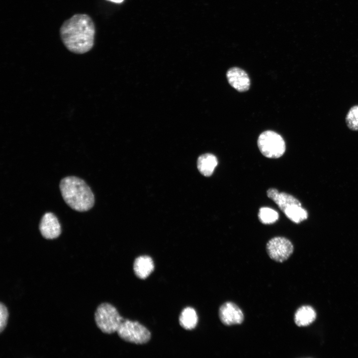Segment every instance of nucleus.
<instances>
[{
    "instance_id": "f257e3e1",
    "label": "nucleus",
    "mask_w": 358,
    "mask_h": 358,
    "mask_svg": "<svg viewBox=\"0 0 358 358\" xmlns=\"http://www.w3.org/2000/svg\"><path fill=\"white\" fill-rule=\"evenodd\" d=\"M95 26L91 18L86 14H76L64 22L60 29L61 40L70 51L84 54L94 42Z\"/></svg>"
},
{
    "instance_id": "f03ea898",
    "label": "nucleus",
    "mask_w": 358,
    "mask_h": 358,
    "mask_svg": "<svg viewBox=\"0 0 358 358\" xmlns=\"http://www.w3.org/2000/svg\"><path fill=\"white\" fill-rule=\"evenodd\" d=\"M59 186L63 199L73 209L84 212L93 207V193L82 179L75 176L67 177L61 179Z\"/></svg>"
},
{
    "instance_id": "7ed1b4c3",
    "label": "nucleus",
    "mask_w": 358,
    "mask_h": 358,
    "mask_svg": "<svg viewBox=\"0 0 358 358\" xmlns=\"http://www.w3.org/2000/svg\"><path fill=\"white\" fill-rule=\"evenodd\" d=\"M94 319L97 327L102 332L111 334L117 331L124 319L112 305L102 303L95 310Z\"/></svg>"
},
{
    "instance_id": "20e7f679",
    "label": "nucleus",
    "mask_w": 358,
    "mask_h": 358,
    "mask_svg": "<svg viewBox=\"0 0 358 358\" xmlns=\"http://www.w3.org/2000/svg\"><path fill=\"white\" fill-rule=\"evenodd\" d=\"M257 143L261 153L268 158H278L284 154L286 149L283 138L271 130L262 132L259 136Z\"/></svg>"
},
{
    "instance_id": "39448f33",
    "label": "nucleus",
    "mask_w": 358,
    "mask_h": 358,
    "mask_svg": "<svg viewBox=\"0 0 358 358\" xmlns=\"http://www.w3.org/2000/svg\"><path fill=\"white\" fill-rule=\"evenodd\" d=\"M123 340L137 345L148 343L151 333L144 326L136 321L124 319L116 331Z\"/></svg>"
},
{
    "instance_id": "423d86ee",
    "label": "nucleus",
    "mask_w": 358,
    "mask_h": 358,
    "mask_svg": "<svg viewBox=\"0 0 358 358\" xmlns=\"http://www.w3.org/2000/svg\"><path fill=\"white\" fill-rule=\"evenodd\" d=\"M266 250L271 259L277 262L282 263L292 255L294 247L288 239L283 237H275L268 242Z\"/></svg>"
},
{
    "instance_id": "0eeeda50",
    "label": "nucleus",
    "mask_w": 358,
    "mask_h": 358,
    "mask_svg": "<svg viewBox=\"0 0 358 358\" xmlns=\"http://www.w3.org/2000/svg\"><path fill=\"white\" fill-rule=\"evenodd\" d=\"M218 314L221 322L226 326L239 325L244 320L242 310L237 305L231 301L223 303L219 308Z\"/></svg>"
},
{
    "instance_id": "6e6552de",
    "label": "nucleus",
    "mask_w": 358,
    "mask_h": 358,
    "mask_svg": "<svg viewBox=\"0 0 358 358\" xmlns=\"http://www.w3.org/2000/svg\"><path fill=\"white\" fill-rule=\"evenodd\" d=\"M39 230L46 239L58 238L61 233V227L57 217L51 212L45 213L41 219Z\"/></svg>"
},
{
    "instance_id": "1a4fd4ad",
    "label": "nucleus",
    "mask_w": 358,
    "mask_h": 358,
    "mask_svg": "<svg viewBox=\"0 0 358 358\" xmlns=\"http://www.w3.org/2000/svg\"><path fill=\"white\" fill-rule=\"evenodd\" d=\"M267 194L284 213L294 206L301 205L299 200L294 196L286 192H279L274 188H269L267 191Z\"/></svg>"
},
{
    "instance_id": "9d476101",
    "label": "nucleus",
    "mask_w": 358,
    "mask_h": 358,
    "mask_svg": "<svg viewBox=\"0 0 358 358\" xmlns=\"http://www.w3.org/2000/svg\"><path fill=\"white\" fill-rule=\"evenodd\" d=\"M226 77L230 85L240 92L247 91L250 87V80L248 74L238 67L228 69Z\"/></svg>"
},
{
    "instance_id": "9b49d317",
    "label": "nucleus",
    "mask_w": 358,
    "mask_h": 358,
    "mask_svg": "<svg viewBox=\"0 0 358 358\" xmlns=\"http://www.w3.org/2000/svg\"><path fill=\"white\" fill-rule=\"evenodd\" d=\"M154 269L152 259L148 256L137 258L133 264V270L136 276L140 279L147 278Z\"/></svg>"
},
{
    "instance_id": "f8f14e48",
    "label": "nucleus",
    "mask_w": 358,
    "mask_h": 358,
    "mask_svg": "<svg viewBox=\"0 0 358 358\" xmlns=\"http://www.w3.org/2000/svg\"><path fill=\"white\" fill-rule=\"evenodd\" d=\"M218 165L216 157L210 153L200 155L197 161V167L199 172L205 177L211 176Z\"/></svg>"
},
{
    "instance_id": "ddd939ff",
    "label": "nucleus",
    "mask_w": 358,
    "mask_h": 358,
    "mask_svg": "<svg viewBox=\"0 0 358 358\" xmlns=\"http://www.w3.org/2000/svg\"><path fill=\"white\" fill-rule=\"evenodd\" d=\"M316 313L310 306L304 305L299 307L294 314V322L299 327L306 326L315 319Z\"/></svg>"
},
{
    "instance_id": "4468645a",
    "label": "nucleus",
    "mask_w": 358,
    "mask_h": 358,
    "mask_svg": "<svg viewBox=\"0 0 358 358\" xmlns=\"http://www.w3.org/2000/svg\"><path fill=\"white\" fill-rule=\"evenodd\" d=\"M180 326L185 330H191L196 326L198 317L195 310L191 307H186L181 312L179 317Z\"/></svg>"
},
{
    "instance_id": "2eb2a0df",
    "label": "nucleus",
    "mask_w": 358,
    "mask_h": 358,
    "mask_svg": "<svg viewBox=\"0 0 358 358\" xmlns=\"http://www.w3.org/2000/svg\"><path fill=\"white\" fill-rule=\"evenodd\" d=\"M258 218L260 221L264 224H270L275 223L279 218L278 212L275 210L268 207L260 208Z\"/></svg>"
},
{
    "instance_id": "dca6fc26",
    "label": "nucleus",
    "mask_w": 358,
    "mask_h": 358,
    "mask_svg": "<svg viewBox=\"0 0 358 358\" xmlns=\"http://www.w3.org/2000/svg\"><path fill=\"white\" fill-rule=\"evenodd\" d=\"M284 214L289 220L295 223H299L308 218V213L302 206H296L286 212Z\"/></svg>"
},
{
    "instance_id": "f3484780",
    "label": "nucleus",
    "mask_w": 358,
    "mask_h": 358,
    "mask_svg": "<svg viewBox=\"0 0 358 358\" xmlns=\"http://www.w3.org/2000/svg\"><path fill=\"white\" fill-rule=\"evenodd\" d=\"M346 122L351 130L358 131V105L353 106L349 110Z\"/></svg>"
},
{
    "instance_id": "a211bd4d",
    "label": "nucleus",
    "mask_w": 358,
    "mask_h": 358,
    "mask_svg": "<svg viewBox=\"0 0 358 358\" xmlns=\"http://www.w3.org/2000/svg\"><path fill=\"white\" fill-rule=\"evenodd\" d=\"M8 317V312L5 305L2 302L0 304V332L5 329Z\"/></svg>"
},
{
    "instance_id": "6ab92c4d",
    "label": "nucleus",
    "mask_w": 358,
    "mask_h": 358,
    "mask_svg": "<svg viewBox=\"0 0 358 358\" xmlns=\"http://www.w3.org/2000/svg\"><path fill=\"white\" fill-rule=\"evenodd\" d=\"M108 0L114 2H116V3H120L123 1V0Z\"/></svg>"
}]
</instances>
